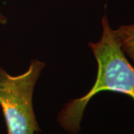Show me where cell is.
Returning <instances> with one entry per match:
<instances>
[{
  "instance_id": "cell-3",
  "label": "cell",
  "mask_w": 134,
  "mask_h": 134,
  "mask_svg": "<svg viewBox=\"0 0 134 134\" xmlns=\"http://www.w3.org/2000/svg\"><path fill=\"white\" fill-rule=\"evenodd\" d=\"M114 32L122 51L134 62V24L121 25Z\"/></svg>"
},
{
  "instance_id": "cell-4",
  "label": "cell",
  "mask_w": 134,
  "mask_h": 134,
  "mask_svg": "<svg viewBox=\"0 0 134 134\" xmlns=\"http://www.w3.org/2000/svg\"><path fill=\"white\" fill-rule=\"evenodd\" d=\"M7 21H8L7 18L5 17L4 15H2L0 13V24H6L7 23Z\"/></svg>"
},
{
  "instance_id": "cell-1",
  "label": "cell",
  "mask_w": 134,
  "mask_h": 134,
  "mask_svg": "<svg viewBox=\"0 0 134 134\" xmlns=\"http://www.w3.org/2000/svg\"><path fill=\"white\" fill-rule=\"evenodd\" d=\"M101 24V38L97 43H90L98 63L96 82L87 94L66 104L58 115L63 128L73 133L79 131L86 105L98 92H116L134 100V67L125 57L106 14L102 17Z\"/></svg>"
},
{
  "instance_id": "cell-2",
  "label": "cell",
  "mask_w": 134,
  "mask_h": 134,
  "mask_svg": "<svg viewBox=\"0 0 134 134\" xmlns=\"http://www.w3.org/2000/svg\"><path fill=\"white\" fill-rule=\"evenodd\" d=\"M45 63L33 60L29 69L12 76L0 67V107L8 134H35L40 129L33 108V93Z\"/></svg>"
}]
</instances>
